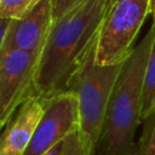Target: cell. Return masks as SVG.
Listing matches in <instances>:
<instances>
[{
    "label": "cell",
    "instance_id": "1",
    "mask_svg": "<svg viewBox=\"0 0 155 155\" xmlns=\"http://www.w3.org/2000/svg\"><path fill=\"white\" fill-rule=\"evenodd\" d=\"M109 7L108 0H80L53 22L35 71L36 94L50 97L67 91L70 79L96 44Z\"/></svg>",
    "mask_w": 155,
    "mask_h": 155
},
{
    "label": "cell",
    "instance_id": "2",
    "mask_svg": "<svg viewBox=\"0 0 155 155\" xmlns=\"http://www.w3.org/2000/svg\"><path fill=\"white\" fill-rule=\"evenodd\" d=\"M155 29L151 25L139 45L124 61L114 86L96 155H120L133 147L142 119L144 75Z\"/></svg>",
    "mask_w": 155,
    "mask_h": 155
},
{
    "label": "cell",
    "instance_id": "3",
    "mask_svg": "<svg viewBox=\"0 0 155 155\" xmlns=\"http://www.w3.org/2000/svg\"><path fill=\"white\" fill-rule=\"evenodd\" d=\"M96 44L70 79L67 91L73 92L79 102L80 128L97 148L110 97L122 63L101 65L96 62Z\"/></svg>",
    "mask_w": 155,
    "mask_h": 155
},
{
    "label": "cell",
    "instance_id": "4",
    "mask_svg": "<svg viewBox=\"0 0 155 155\" xmlns=\"http://www.w3.org/2000/svg\"><path fill=\"white\" fill-rule=\"evenodd\" d=\"M150 15V0H117L102 23L96 46V62L101 65L122 63L133 50V41Z\"/></svg>",
    "mask_w": 155,
    "mask_h": 155
},
{
    "label": "cell",
    "instance_id": "5",
    "mask_svg": "<svg viewBox=\"0 0 155 155\" xmlns=\"http://www.w3.org/2000/svg\"><path fill=\"white\" fill-rule=\"evenodd\" d=\"M40 54L10 51L0 57V128L35 94V71Z\"/></svg>",
    "mask_w": 155,
    "mask_h": 155
},
{
    "label": "cell",
    "instance_id": "6",
    "mask_svg": "<svg viewBox=\"0 0 155 155\" xmlns=\"http://www.w3.org/2000/svg\"><path fill=\"white\" fill-rule=\"evenodd\" d=\"M42 98V116L23 155H42L80 128L79 102L73 92L63 91Z\"/></svg>",
    "mask_w": 155,
    "mask_h": 155
},
{
    "label": "cell",
    "instance_id": "7",
    "mask_svg": "<svg viewBox=\"0 0 155 155\" xmlns=\"http://www.w3.org/2000/svg\"><path fill=\"white\" fill-rule=\"evenodd\" d=\"M52 24V0H41L27 16L10 22L0 57L10 51H24L40 54Z\"/></svg>",
    "mask_w": 155,
    "mask_h": 155
},
{
    "label": "cell",
    "instance_id": "8",
    "mask_svg": "<svg viewBox=\"0 0 155 155\" xmlns=\"http://www.w3.org/2000/svg\"><path fill=\"white\" fill-rule=\"evenodd\" d=\"M44 113V98L33 94L10 120L0 136V155H23Z\"/></svg>",
    "mask_w": 155,
    "mask_h": 155
},
{
    "label": "cell",
    "instance_id": "9",
    "mask_svg": "<svg viewBox=\"0 0 155 155\" xmlns=\"http://www.w3.org/2000/svg\"><path fill=\"white\" fill-rule=\"evenodd\" d=\"M42 155H96V148L82 130L78 128Z\"/></svg>",
    "mask_w": 155,
    "mask_h": 155
},
{
    "label": "cell",
    "instance_id": "10",
    "mask_svg": "<svg viewBox=\"0 0 155 155\" xmlns=\"http://www.w3.org/2000/svg\"><path fill=\"white\" fill-rule=\"evenodd\" d=\"M155 29V24H153ZM155 110V33L151 44V50L149 59L147 63L144 86H143V98H142V119L144 120Z\"/></svg>",
    "mask_w": 155,
    "mask_h": 155
},
{
    "label": "cell",
    "instance_id": "11",
    "mask_svg": "<svg viewBox=\"0 0 155 155\" xmlns=\"http://www.w3.org/2000/svg\"><path fill=\"white\" fill-rule=\"evenodd\" d=\"M41 0H1L0 17L10 21L21 19L27 16Z\"/></svg>",
    "mask_w": 155,
    "mask_h": 155
},
{
    "label": "cell",
    "instance_id": "12",
    "mask_svg": "<svg viewBox=\"0 0 155 155\" xmlns=\"http://www.w3.org/2000/svg\"><path fill=\"white\" fill-rule=\"evenodd\" d=\"M143 121V134L137 148L143 155H155V110Z\"/></svg>",
    "mask_w": 155,
    "mask_h": 155
},
{
    "label": "cell",
    "instance_id": "13",
    "mask_svg": "<svg viewBox=\"0 0 155 155\" xmlns=\"http://www.w3.org/2000/svg\"><path fill=\"white\" fill-rule=\"evenodd\" d=\"M80 0H52V10H53V22L62 17L65 12L73 8Z\"/></svg>",
    "mask_w": 155,
    "mask_h": 155
},
{
    "label": "cell",
    "instance_id": "14",
    "mask_svg": "<svg viewBox=\"0 0 155 155\" xmlns=\"http://www.w3.org/2000/svg\"><path fill=\"white\" fill-rule=\"evenodd\" d=\"M10 22H11L10 19H5V18L0 17V51H1V47L4 45V41H5V38H6V33H7Z\"/></svg>",
    "mask_w": 155,
    "mask_h": 155
},
{
    "label": "cell",
    "instance_id": "15",
    "mask_svg": "<svg viewBox=\"0 0 155 155\" xmlns=\"http://www.w3.org/2000/svg\"><path fill=\"white\" fill-rule=\"evenodd\" d=\"M120 155H143V154L138 150V148L132 147L130 150H127V151H125V153H122V154H120Z\"/></svg>",
    "mask_w": 155,
    "mask_h": 155
},
{
    "label": "cell",
    "instance_id": "16",
    "mask_svg": "<svg viewBox=\"0 0 155 155\" xmlns=\"http://www.w3.org/2000/svg\"><path fill=\"white\" fill-rule=\"evenodd\" d=\"M150 15L153 16V24H155V0H150Z\"/></svg>",
    "mask_w": 155,
    "mask_h": 155
},
{
    "label": "cell",
    "instance_id": "17",
    "mask_svg": "<svg viewBox=\"0 0 155 155\" xmlns=\"http://www.w3.org/2000/svg\"><path fill=\"white\" fill-rule=\"evenodd\" d=\"M117 0H108V4H109V6H111L113 4H115Z\"/></svg>",
    "mask_w": 155,
    "mask_h": 155
},
{
    "label": "cell",
    "instance_id": "18",
    "mask_svg": "<svg viewBox=\"0 0 155 155\" xmlns=\"http://www.w3.org/2000/svg\"><path fill=\"white\" fill-rule=\"evenodd\" d=\"M1 132H2V128H0V136H1Z\"/></svg>",
    "mask_w": 155,
    "mask_h": 155
},
{
    "label": "cell",
    "instance_id": "19",
    "mask_svg": "<svg viewBox=\"0 0 155 155\" xmlns=\"http://www.w3.org/2000/svg\"><path fill=\"white\" fill-rule=\"evenodd\" d=\"M0 2H1V0H0Z\"/></svg>",
    "mask_w": 155,
    "mask_h": 155
}]
</instances>
